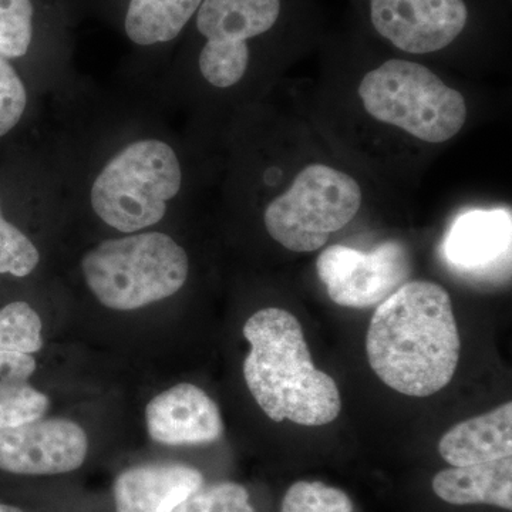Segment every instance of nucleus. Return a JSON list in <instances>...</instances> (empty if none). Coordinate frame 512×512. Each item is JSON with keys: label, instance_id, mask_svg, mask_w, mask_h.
<instances>
[{"label": "nucleus", "instance_id": "nucleus-1", "mask_svg": "<svg viewBox=\"0 0 512 512\" xmlns=\"http://www.w3.org/2000/svg\"><path fill=\"white\" fill-rule=\"evenodd\" d=\"M367 359L396 392L433 396L453 379L460 335L450 295L434 282H407L384 299L370 320Z\"/></svg>", "mask_w": 512, "mask_h": 512}, {"label": "nucleus", "instance_id": "nucleus-2", "mask_svg": "<svg viewBox=\"0 0 512 512\" xmlns=\"http://www.w3.org/2000/svg\"><path fill=\"white\" fill-rule=\"evenodd\" d=\"M244 336L251 352L244 377L269 419L301 426H325L339 416L338 384L313 365L299 320L279 308L261 309L247 320Z\"/></svg>", "mask_w": 512, "mask_h": 512}, {"label": "nucleus", "instance_id": "nucleus-3", "mask_svg": "<svg viewBox=\"0 0 512 512\" xmlns=\"http://www.w3.org/2000/svg\"><path fill=\"white\" fill-rule=\"evenodd\" d=\"M82 271L101 305L113 311H136L180 291L190 262L170 235L136 232L90 249L83 256Z\"/></svg>", "mask_w": 512, "mask_h": 512}, {"label": "nucleus", "instance_id": "nucleus-4", "mask_svg": "<svg viewBox=\"0 0 512 512\" xmlns=\"http://www.w3.org/2000/svg\"><path fill=\"white\" fill-rule=\"evenodd\" d=\"M181 185L183 168L174 148L157 138H143L104 165L92 185L90 201L104 224L136 234L163 220Z\"/></svg>", "mask_w": 512, "mask_h": 512}, {"label": "nucleus", "instance_id": "nucleus-5", "mask_svg": "<svg viewBox=\"0 0 512 512\" xmlns=\"http://www.w3.org/2000/svg\"><path fill=\"white\" fill-rule=\"evenodd\" d=\"M370 116L400 127L426 143L456 136L467 119L466 100L427 67L409 60H387L359 86Z\"/></svg>", "mask_w": 512, "mask_h": 512}, {"label": "nucleus", "instance_id": "nucleus-6", "mask_svg": "<svg viewBox=\"0 0 512 512\" xmlns=\"http://www.w3.org/2000/svg\"><path fill=\"white\" fill-rule=\"evenodd\" d=\"M360 204L362 191L350 175L328 165H309L266 208V231L289 251H318L330 234L356 217Z\"/></svg>", "mask_w": 512, "mask_h": 512}, {"label": "nucleus", "instance_id": "nucleus-7", "mask_svg": "<svg viewBox=\"0 0 512 512\" xmlns=\"http://www.w3.org/2000/svg\"><path fill=\"white\" fill-rule=\"evenodd\" d=\"M281 9V0H202L197 28L207 40L198 60L204 79L218 89L241 82L248 69V40L274 28Z\"/></svg>", "mask_w": 512, "mask_h": 512}, {"label": "nucleus", "instance_id": "nucleus-8", "mask_svg": "<svg viewBox=\"0 0 512 512\" xmlns=\"http://www.w3.org/2000/svg\"><path fill=\"white\" fill-rule=\"evenodd\" d=\"M316 271L336 305L369 308L404 285L412 275V259L397 241L384 242L369 254L333 245L319 255Z\"/></svg>", "mask_w": 512, "mask_h": 512}, {"label": "nucleus", "instance_id": "nucleus-9", "mask_svg": "<svg viewBox=\"0 0 512 512\" xmlns=\"http://www.w3.org/2000/svg\"><path fill=\"white\" fill-rule=\"evenodd\" d=\"M369 8L376 32L412 55L446 49L470 16L464 0H369Z\"/></svg>", "mask_w": 512, "mask_h": 512}, {"label": "nucleus", "instance_id": "nucleus-10", "mask_svg": "<svg viewBox=\"0 0 512 512\" xmlns=\"http://www.w3.org/2000/svg\"><path fill=\"white\" fill-rule=\"evenodd\" d=\"M86 431L67 419L35 420L0 430V470L20 476H56L83 466Z\"/></svg>", "mask_w": 512, "mask_h": 512}, {"label": "nucleus", "instance_id": "nucleus-11", "mask_svg": "<svg viewBox=\"0 0 512 512\" xmlns=\"http://www.w3.org/2000/svg\"><path fill=\"white\" fill-rule=\"evenodd\" d=\"M146 420L151 439L167 446L214 443L224 433L217 403L190 383L177 384L154 397Z\"/></svg>", "mask_w": 512, "mask_h": 512}, {"label": "nucleus", "instance_id": "nucleus-12", "mask_svg": "<svg viewBox=\"0 0 512 512\" xmlns=\"http://www.w3.org/2000/svg\"><path fill=\"white\" fill-rule=\"evenodd\" d=\"M511 211L471 210L458 215L443 242L448 264L464 272H484L511 255Z\"/></svg>", "mask_w": 512, "mask_h": 512}, {"label": "nucleus", "instance_id": "nucleus-13", "mask_svg": "<svg viewBox=\"0 0 512 512\" xmlns=\"http://www.w3.org/2000/svg\"><path fill=\"white\" fill-rule=\"evenodd\" d=\"M204 485L197 468L178 463L128 468L114 481L116 512H173Z\"/></svg>", "mask_w": 512, "mask_h": 512}, {"label": "nucleus", "instance_id": "nucleus-14", "mask_svg": "<svg viewBox=\"0 0 512 512\" xmlns=\"http://www.w3.org/2000/svg\"><path fill=\"white\" fill-rule=\"evenodd\" d=\"M450 466L464 467L512 456V403L458 423L439 443Z\"/></svg>", "mask_w": 512, "mask_h": 512}, {"label": "nucleus", "instance_id": "nucleus-15", "mask_svg": "<svg viewBox=\"0 0 512 512\" xmlns=\"http://www.w3.org/2000/svg\"><path fill=\"white\" fill-rule=\"evenodd\" d=\"M433 490L448 504H487L511 511L512 457L440 471Z\"/></svg>", "mask_w": 512, "mask_h": 512}, {"label": "nucleus", "instance_id": "nucleus-16", "mask_svg": "<svg viewBox=\"0 0 512 512\" xmlns=\"http://www.w3.org/2000/svg\"><path fill=\"white\" fill-rule=\"evenodd\" d=\"M36 360L30 353H0V430L42 419L49 397L30 386Z\"/></svg>", "mask_w": 512, "mask_h": 512}, {"label": "nucleus", "instance_id": "nucleus-17", "mask_svg": "<svg viewBox=\"0 0 512 512\" xmlns=\"http://www.w3.org/2000/svg\"><path fill=\"white\" fill-rule=\"evenodd\" d=\"M202 0H130L126 33L140 46L170 42L180 35Z\"/></svg>", "mask_w": 512, "mask_h": 512}, {"label": "nucleus", "instance_id": "nucleus-18", "mask_svg": "<svg viewBox=\"0 0 512 512\" xmlns=\"http://www.w3.org/2000/svg\"><path fill=\"white\" fill-rule=\"evenodd\" d=\"M42 319L26 302L0 309V353H36L42 349Z\"/></svg>", "mask_w": 512, "mask_h": 512}, {"label": "nucleus", "instance_id": "nucleus-19", "mask_svg": "<svg viewBox=\"0 0 512 512\" xmlns=\"http://www.w3.org/2000/svg\"><path fill=\"white\" fill-rule=\"evenodd\" d=\"M32 37V0H0V55L6 59L25 56Z\"/></svg>", "mask_w": 512, "mask_h": 512}, {"label": "nucleus", "instance_id": "nucleus-20", "mask_svg": "<svg viewBox=\"0 0 512 512\" xmlns=\"http://www.w3.org/2000/svg\"><path fill=\"white\" fill-rule=\"evenodd\" d=\"M281 512H353L352 500L320 481H298L286 491Z\"/></svg>", "mask_w": 512, "mask_h": 512}, {"label": "nucleus", "instance_id": "nucleus-21", "mask_svg": "<svg viewBox=\"0 0 512 512\" xmlns=\"http://www.w3.org/2000/svg\"><path fill=\"white\" fill-rule=\"evenodd\" d=\"M173 512H255L244 485L215 483L201 485Z\"/></svg>", "mask_w": 512, "mask_h": 512}, {"label": "nucleus", "instance_id": "nucleus-22", "mask_svg": "<svg viewBox=\"0 0 512 512\" xmlns=\"http://www.w3.org/2000/svg\"><path fill=\"white\" fill-rule=\"evenodd\" d=\"M40 255L32 241L3 217L0 208V274L23 278L35 271Z\"/></svg>", "mask_w": 512, "mask_h": 512}, {"label": "nucleus", "instance_id": "nucleus-23", "mask_svg": "<svg viewBox=\"0 0 512 512\" xmlns=\"http://www.w3.org/2000/svg\"><path fill=\"white\" fill-rule=\"evenodd\" d=\"M28 106L25 84L9 59L0 55V137L18 126Z\"/></svg>", "mask_w": 512, "mask_h": 512}, {"label": "nucleus", "instance_id": "nucleus-24", "mask_svg": "<svg viewBox=\"0 0 512 512\" xmlns=\"http://www.w3.org/2000/svg\"><path fill=\"white\" fill-rule=\"evenodd\" d=\"M0 512H25V511L20 510V508L15 507V505L0 503Z\"/></svg>", "mask_w": 512, "mask_h": 512}]
</instances>
